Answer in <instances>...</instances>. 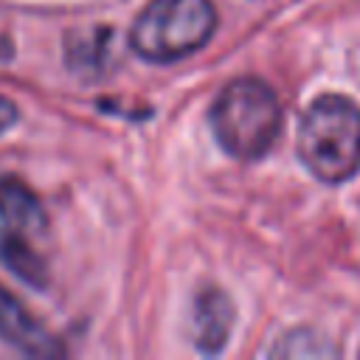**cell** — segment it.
<instances>
[{"label": "cell", "mask_w": 360, "mask_h": 360, "mask_svg": "<svg viewBox=\"0 0 360 360\" xmlns=\"http://www.w3.org/2000/svg\"><path fill=\"white\" fill-rule=\"evenodd\" d=\"M208 124L217 143L228 155L239 160H256L278 138L281 104L270 84H264L262 79H233L214 98Z\"/></svg>", "instance_id": "cell-1"}, {"label": "cell", "mask_w": 360, "mask_h": 360, "mask_svg": "<svg viewBox=\"0 0 360 360\" xmlns=\"http://www.w3.org/2000/svg\"><path fill=\"white\" fill-rule=\"evenodd\" d=\"M298 158L323 183H343L360 169V107L343 96L315 98L298 127Z\"/></svg>", "instance_id": "cell-2"}, {"label": "cell", "mask_w": 360, "mask_h": 360, "mask_svg": "<svg viewBox=\"0 0 360 360\" xmlns=\"http://www.w3.org/2000/svg\"><path fill=\"white\" fill-rule=\"evenodd\" d=\"M217 28L211 0H152L132 22V51L158 65H169L200 51Z\"/></svg>", "instance_id": "cell-3"}, {"label": "cell", "mask_w": 360, "mask_h": 360, "mask_svg": "<svg viewBox=\"0 0 360 360\" xmlns=\"http://www.w3.org/2000/svg\"><path fill=\"white\" fill-rule=\"evenodd\" d=\"M0 340L31 357L62 354V346L6 287H0Z\"/></svg>", "instance_id": "cell-4"}, {"label": "cell", "mask_w": 360, "mask_h": 360, "mask_svg": "<svg viewBox=\"0 0 360 360\" xmlns=\"http://www.w3.org/2000/svg\"><path fill=\"white\" fill-rule=\"evenodd\" d=\"M231 323H233V307L225 292L205 290L197 295L191 312V335L200 352L217 354L231 335Z\"/></svg>", "instance_id": "cell-5"}, {"label": "cell", "mask_w": 360, "mask_h": 360, "mask_svg": "<svg viewBox=\"0 0 360 360\" xmlns=\"http://www.w3.org/2000/svg\"><path fill=\"white\" fill-rule=\"evenodd\" d=\"M0 219L22 233H39L45 228L37 194L17 177H0Z\"/></svg>", "instance_id": "cell-6"}, {"label": "cell", "mask_w": 360, "mask_h": 360, "mask_svg": "<svg viewBox=\"0 0 360 360\" xmlns=\"http://www.w3.org/2000/svg\"><path fill=\"white\" fill-rule=\"evenodd\" d=\"M0 262L25 284L31 287H45V264L42 259L25 245L22 236L17 233H3L0 236Z\"/></svg>", "instance_id": "cell-7"}, {"label": "cell", "mask_w": 360, "mask_h": 360, "mask_svg": "<svg viewBox=\"0 0 360 360\" xmlns=\"http://www.w3.org/2000/svg\"><path fill=\"white\" fill-rule=\"evenodd\" d=\"M273 354H287V357H295V354H332V349L312 332H290L273 349Z\"/></svg>", "instance_id": "cell-8"}, {"label": "cell", "mask_w": 360, "mask_h": 360, "mask_svg": "<svg viewBox=\"0 0 360 360\" xmlns=\"http://www.w3.org/2000/svg\"><path fill=\"white\" fill-rule=\"evenodd\" d=\"M17 124V107H14V101H8L6 96H0V135L6 132V129H11Z\"/></svg>", "instance_id": "cell-9"}]
</instances>
